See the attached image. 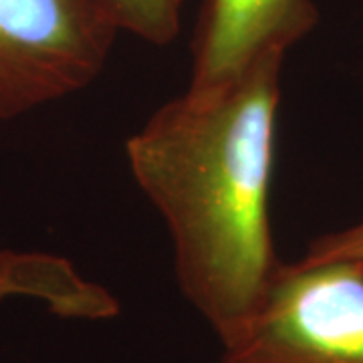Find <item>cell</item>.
Returning <instances> with one entry per match:
<instances>
[{"mask_svg":"<svg viewBox=\"0 0 363 363\" xmlns=\"http://www.w3.org/2000/svg\"><path fill=\"white\" fill-rule=\"evenodd\" d=\"M220 341V363H363V271L281 262L257 309Z\"/></svg>","mask_w":363,"mask_h":363,"instance_id":"cell-2","label":"cell"},{"mask_svg":"<svg viewBox=\"0 0 363 363\" xmlns=\"http://www.w3.org/2000/svg\"><path fill=\"white\" fill-rule=\"evenodd\" d=\"M123 33L150 45H169L178 37L184 0H111Z\"/></svg>","mask_w":363,"mask_h":363,"instance_id":"cell-5","label":"cell"},{"mask_svg":"<svg viewBox=\"0 0 363 363\" xmlns=\"http://www.w3.org/2000/svg\"><path fill=\"white\" fill-rule=\"evenodd\" d=\"M119 33L111 0H0V121L89 87Z\"/></svg>","mask_w":363,"mask_h":363,"instance_id":"cell-3","label":"cell"},{"mask_svg":"<svg viewBox=\"0 0 363 363\" xmlns=\"http://www.w3.org/2000/svg\"><path fill=\"white\" fill-rule=\"evenodd\" d=\"M283 52L164 104L125 143L166 222L182 295L222 339L257 309L281 260L271 230Z\"/></svg>","mask_w":363,"mask_h":363,"instance_id":"cell-1","label":"cell"},{"mask_svg":"<svg viewBox=\"0 0 363 363\" xmlns=\"http://www.w3.org/2000/svg\"><path fill=\"white\" fill-rule=\"evenodd\" d=\"M13 295L40 298L43 279L37 255H0V298Z\"/></svg>","mask_w":363,"mask_h":363,"instance_id":"cell-6","label":"cell"},{"mask_svg":"<svg viewBox=\"0 0 363 363\" xmlns=\"http://www.w3.org/2000/svg\"><path fill=\"white\" fill-rule=\"evenodd\" d=\"M319 23L313 0H204L192 39L190 85H214L283 52Z\"/></svg>","mask_w":363,"mask_h":363,"instance_id":"cell-4","label":"cell"},{"mask_svg":"<svg viewBox=\"0 0 363 363\" xmlns=\"http://www.w3.org/2000/svg\"><path fill=\"white\" fill-rule=\"evenodd\" d=\"M303 259L341 260L363 271V220L355 222L350 228L315 238Z\"/></svg>","mask_w":363,"mask_h":363,"instance_id":"cell-7","label":"cell"}]
</instances>
